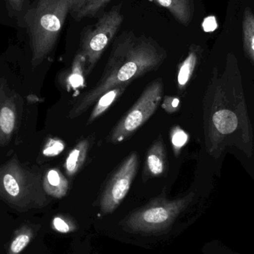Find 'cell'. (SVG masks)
I'll return each instance as SVG.
<instances>
[{
    "instance_id": "9",
    "label": "cell",
    "mask_w": 254,
    "mask_h": 254,
    "mask_svg": "<svg viewBox=\"0 0 254 254\" xmlns=\"http://www.w3.org/2000/svg\"><path fill=\"white\" fill-rule=\"evenodd\" d=\"M167 169L165 147L161 139L155 140L148 150L143 167V180L158 177L164 174Z\"/></svg>"
},
{
    "instance_id": "15",
    "label": "cell",
    "mask_w": 254,
    "mask_h": 254,
    "mask_svg": "<svg viewBox=\"0 0 254 254\" xmlns=\"http://www.w3.org/2000/svg\"><path fill=\"white\" fill-rule=\"evenodd\" d=\"M198 63V53L197 50L192 46L190 49L188 57L179 65L178 71V87L180 90L185 88L193 74Z\"/></svg>"
},
{
    "instance_id": "18",
    "label": "cell",
    "mask_w": 254,
    "mask_h": 254,
    "mask_svg": "<svg viewBox=\"0 0 254 254\" xmlns=\"http://www.w3.org/2000/svg\"><path fill=\"white\" fill-rule=\"evenodd\" d=\"M16 122L14 110L10 104L0 108V132L4 135H10L13 132Z\"/></svg>"
},
{
    "instance_id": "17",
    "label": "cell",
    "mask_w": 254,
    "mask_h": 254,
    "mask_svg": "<svg viewBox=\"0 0 254 254\" xmlns=\"http://www.w3.org/2000/svg\"><path fill=\"white\" fill-rule=\"evenodd\" d=\"M243 31L245 50L254 64V14L249 7L244 13Z\"/></svg>"
},
{
    "instance_id": "8",
    "label": "cell",
    "mask_w": 254,
    "mask_h": 254,
    "mask_svg": "<svg viewBox=\"0 0 254 254\" xmlns=\"http://www.w3.org/2000/svg\"><path fill=\"white\" fill-rule=\"evenodd\" d=\"M205 117L206 138L209 140L207 146L209 152H212L218 138L234 133L239 127L240 120L237 113L227 108L214 110L211 107Z\"/></svg>"
},
{
    "instance_id": "3",
    "label": "cell",
    "mask_w": 254,
    "mask_h": 254,
    "mask_svg": "<svg viewBox=\"0 0 254 254\" xmlns=\"http://www.w3.org/2000/svg\"><path fill=\"white\" fill-rule=\"evenodd\" d=\"M0 198L19 212L43 208L49 202L40 175L14 161L0 167Z\"/></svg>"
},
{
    "instance_id": "23",
    "label": "cell",
    "mask_w": 254,
    "mask_h": 254,
    "mask_svg": "<svg viewBox=\"0 0 254 254\" xmlns=\"http://www.w3.org/2000/svg\"><path fill=\"white\" fill-rule=\"evenodd\" d=\"M181 101L178 97L165 96L161 107L167 113H176L180 109Z\"/></svg>"
},
{
    "instance_id": "24",
    "label": "cell",
    "mask_w": 254,
    "mask_h": 254,
    "mask_svg": "<svg viewBox=\"0 0 254 254\" xmlns=\"http://www.w3.org/2000/svg\"><path fill=\"white\" fill-rule=\"evenodd\" d=\"M91 0H73L72 8H71V13L72 16H74L83 6L86 5Z\"/></svg>"
},
{
    "instance_id": "22",
    "label": "cell",
    "mask_w": 254,
    "mask_h": 254,
    "mask_svg": "<svg viewBox=\"0 0 254 254\" xmlns=\"http://www.w3.org/2000/svg\"><path fill=\"white\" fill-rule=\"evenodd\" d=\"M64 148H65V144L62 140L51 139L46 143L43 149V154L48 157L57 156L64 151Z\"/></svg>"
},
{
    "instance_id": "13",
    "label": "cell",
    "mask_w": 254,
    "mask_h": 254,
    "mask_svg": "<svg viewBox=\"0 0 254 254\" xmlns=\"http://www.w3.org/2000/svg\"><path fill=\"white\" fill-rule=\"evenodd\" d=\"M35 235V230L29 225H22L14 234L7 249V254H20L28 247Z\"/></svg>"
},
{
    "instance_id": "6",
    "label": "cell",
    "mask_w": 254,
    "mask_h": 254,
    "mask_svg": "<svg viewBox=\"0 0 254 254\" xmlns=\"http://www.w3.org/2000/svg\"><path fill=\"white\" fill-rule=\"evenodd\" d=\"M164 84L156 79L143 91L126 116L115 127L110 137L112 143H120L131 135L146 123L158 109L162 101Z\"/></svg>"
},
{
    "instance_id": "26",
    "label": "cell",
    "mask_w": 254,
    "mask_h": 254,
    "mask_svg": "<svg viewBox=\"0 0 254 254\" xmlns=\"http://www.w3.org/2000/svg\"><path fill=\"white\" fill-rule=\"evenodd\" d=\"M217 254H235L231 253V252H224V251H222V252H221V253H219Z\"/></svg>"
},
{
    "instance_id": "14",
    "label": "cell",
    "mask_w": 254,
    "mask_h": 254,
    "mask_svg": "<svg viewBox=\"0 0 254 254\" xmlns=\"http://www.w3.org/2000/svg\"><path fill=\"white\" fill-rule=\"evenodd\" d=\"M127 87H117L107 91L103 94L94 107L93 110L88 119L87 125H90L95 122L101 115L104 114L112 105L113 103L124 93Z\"/></svg>"
},
{
    "instance_id": "11",
    "label": "cell",
    "mask_w": 254,
    "mask_h": 254,
    "mask_svg": "<svg viewBox=\"0 0 254 254\" xmlns=\"http://www.w3.org/2000/svg\"><path fill=\"white\" fill-rule=\"evenodd\" d=\"M43 186L46 193L55 198L65 196L69 188L68 180L58 169L48 171L43 179Z\"/></svg>"
},
{
    "instance_id": "7",
    "label": "cell",
    "mask_w": 254,
    "mask_h": 254,
    "mask_svg": "<svg viewBox=\"0 0 254 254\" xmlns=\"http://www.w3.org/2000/svg\"><path fill=\"white\" fill-rule=\"evenodd\" d=\"M137 167L138 157L137 154L131 153L112 176L101 195L100 207L103 214L113 213L120 205L129 190Z\"/></svg>"
},
{
    "instance_id": "12",
    "label": "cell",
    "mask_w": 254,
    "mask_h": 254,
    "mask_svg": "<svg viewBox=\"0 0 254 254\" xmlns=\"http://www.w3.org/2000/svg\"><path fill=\"white\" fill-rule=\"evenodd\" d=\"M89 148V140L83 139L69 152L65 163V172L68 176L72 177L81 168L86 161Z\"/></svg>"
},
{
    "instance_id": "2",
    "label": "cell",
    "mask_w": 254,
    "mask_h": 254,
    "mask_svg": "<svg viewBox=\"0 0 254 254\" xmlns=\"http://www.w3.org/2000/svg\"><path fill=\"white\" fill-rule=\"evenodd\" d=\"M73 0H37L27 10L25 22L32 50V65L52 52L72 8Z\"/></svg>"
},
{
    "instance_id": "4",
    "label": "cell",
    "mask_w": 254,
    "mask_h": 254,
    "mask_svg": "<svg viewBox=\"0 0 254 254\" xmlns=\"http://www.w3.org/2000/svg\"><path fill=\"white\" fill-rule=\"evenodd\" d=\"M194 192L175 200L161 195L145 207L131 213L124 221L126 229L134 233L154 234L168 229L193 199Z\"/></svg>"
},
{
    "instance_id": "16",
    "label": "cell",
    "mask_w": 254,
    "mask_h": 254,
    "mask_svg": "<svg viewBox=\"0 0 254 254\" xmlns=\"http://www.w3.org/2000/svg\"><path fill=\"white\" fill-rule=\"evenodd\" d=\"M86 75V61L83 55L79 52L73 60L71 71L67 79L68 89L75 90L83 88Z\"/></svg>"
},
{
    "instance_id": "20",
    "label": "cell",
    "mask_w": 254,
    "mask_h": 254,
    "mask_svg": "<svg viewBox=\"0 0 254 254\" xmlns=\"http://www.w3.org/2000/svg\"><path fill=\"white\" fill-rule=\"evenodd\" d=\"M172 146L176 157L180 155L182 148L188 143L189 136L180 127H174L170 131Z\"/></svg>"
},
{
    "instance_id": "25",
    "label": "cell",
    "mask_w": 254,
    "mask_h": 254,
    "mask_svg": "<svg viewBox=\"0 0 254 254\" xmlns=\"http://www.w3.org/2000/svg\"><path fill=\"white\" fill-rule=\"evenodd\" d=\"M10 9L14 12H19L23 7L25 0H7Z\"/></svg>"
},
{
    "instance_id": "1",
    "label": "cell",
    "mask_w": 254,
    "mask_h": 254,
    "mask_svg": "<svg viewBox=\"0 0 254 254\" xmlns=\"http://www.w3.org/2000/svg\"><path fill=\"white\" fill-rule=\"evenodd\" d=\"M166 58V51L152 37L125 31L113 43L99 81L77 100L69 117L81 116L107 91L127 87L133 80L157 69Z\"/></svg>"
},
{
    "instance_id": "5",
    "label": "cell",
    "mask_w": 254,
    "mask_h": 254,
    "mask_svg": "<svg viewBox=\"0 0 254 254\" xmlns=\"http://www.w3.org/2000/svg\"><path fill=\"white\" fill-rule=\"evenodd\" d=\"M124 18L122 4H118L103 14L95 25L85 28L81 33L80 52L86 61V75L92 72L120 29Z\"/></svg>"
},
{
    "instance_id": "21",
    "label": "cell",
    "mask_w": 254,
    "mask_h": 254,
    "mask_svg": "<svg viewBox=\"0 0 254 254\" xmlns=\"http://www.w3.org/2000/svg\"><path fill=\"white\" fill-rule=\"evenodd\" d=\"M52 228L55 231L63 234L72 232L76 229L74 222L64 216H58L52 221Z\"/></svg>"
},
{
    "instance_id": "10",
    "label": "cell",
    "mask_w": 254,
    "mask_h": 254,
    "mask_svg": "<svg viewBox=\"0 0 254 254\" xmlns=\"http://www.w3.org/2000/svg\"><path fill=\"white\" fill-rule=\"evenodd\" d=\"M158 4L167 8L173 17L182 25L188 26L193 15L192 0H155Z\"/></svg>"
},
{
    "instance_id": "19",
    "label": "cell",
    "mask_w": 254,
    "mask_h": 254,
    "mask_svg": "<svg viewBox=\"0 0 254 254\" xmlns=\"http://www.w3.org/2000/svg\"><path fill=\"white\" fill-rule=\"evenodd\" d=\"M111 0H91L83 6L73 17L77 20H81L84 18H92L96 16L98 12L105 7Z\"/></svg>"
}]
</instances>
